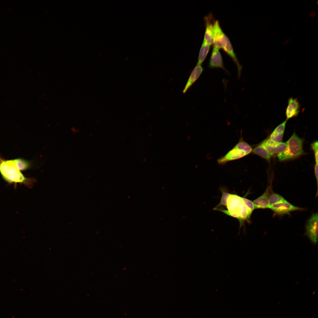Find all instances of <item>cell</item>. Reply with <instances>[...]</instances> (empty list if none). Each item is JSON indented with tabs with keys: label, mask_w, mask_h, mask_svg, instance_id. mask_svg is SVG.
<instances>
[{
	"label": "cell",
	"mask_w": 318,
	"mask_h": 318,
	"mask_svg": "<svg viewBox=\"0 0 318 318\" xmlns=\"http://www.w3.org/2000/svg\"><path fill=\"white\" fill-rule=\"evenodd\" d=\"M227 210L218 208L216 210L238 220L240 228L245 221L249 220L253 212L245 204L242 197L236 194H231L226 205Z\"/></svg>",
	"instance_id": "cell-1"
},
{
	"label": "cell",
	"mask_w": 318,
	"mask_h": 318,
	"mask_svg": "<svg viewBox=\"0 0 318 318\" xmlns=\"http://www.w3.org/2000/svg\"><path fill=\"white\" fill-rule=\"evenodd\" d=\"M0 172L3 178L10 183H22L31 187L36 180L35 179L25 177L18 168L14 159L0 160Z\"/></svg>",
	"instance_id": "cell-2"
},
{
	"label": "cell",
	"mask_w": 318,
	"mask_h": 318,
	"mask_svg": "<svg viewBox=\"0 0 318 318\" xmlns=\"http://www.w3.org/2000/svg\"><path fill=\"white\" fill-rule=\"evenodd\" d=\"M241 134L238 143L225 155L217 159L219 165H224L228 162L243 158L252 152L251 147L244 140L241 132Z\"/></svg>",
	"instance_id": "cell-3"
},
{
	"label": "cell",
	"mask_w": 318,
	"mask_h": 318,
	"mask_svg": "<svg viewBox=\"0 0 318 318\" xmlns=\"http://www.w3.org/2000/svg\"><path fill=\"white\" fill-rule=\"evenodd\" d=\"M303 140L294 132L286 143L287 145L286 149L278 155L279 160H285L301 155L303 153Z\"/></svg>",
	"instance_id": "cell-4"
},
{
	"label": "cell",
	"mask_w": 318,
	"mask_h": 318,
	"mask_svg": "<svg viewBox=\"0 0 318 318\" xmlns=\"http://www.w3.org/2000/svg\"><path fill=\"white\" fill-rule=\"evenodd\" d=\"M306 235L311 242L315 244L318 235V213L313 214L307 221L306 226Z\"/></svg>",
	"instance_id": "cell-5"
},
{
	"label": "cell",
	"mask_w": 318,
	"mask_h": 318,
	"mask_svg": "<svg viewBox=\"0 0 318 318\" xmlns=\"http://www.w3.org/2000/svg\"><path fill=\"white\" fill-rule=\"evenodd\" d=\"M269 208L272 211L275 215H283L289 214L293 211H302L304 209L295 206L288 201L272 205Z\"/></svg>",
	"instance_id": "cell-6"
},
{
	"label": "cell",
	"mask_w": 318,
	"mask_h": 318,
	"mask_svg": "<svg viewBox=\"0 0 318 318\" xmlns=\"http://www.w3.org/2000/svg\"><path fill=\"white\" fill-rule=\"evenodd\" d=\"M273 192L272 183L271 181L264 193L253 201L255 209L269 208V199Z\"/></svg>",
	"instance_id": "cell-7"
},
{
	"label": "cell",
	"mask_w": 318,
	"mask_h": 318,
	"mask_svg": "<svg viewBox=\"0 0 318 318\" xmlns=\"http://www.w3.org/2000/svg\"><path fill=\"white\" fill-rule=\"evenodd\" d=\"M261 145L266 150L271 156L284 151L287 148L286 143L276 142L270 138L264 140Z\"/></svg>",
	"instance_id": "cell-8"
},
{
	"label": "cell",
	"mask_w": 318,
	"mask_h": 318,
	"mask_svg": "<svg viewBox=\"0 0 318 318\" xmlns=\"http://www.w3.org/2000/svg\"><path fill=\"white\" fill-rule=\"evenodd\" d=\"M222 49L236 63L238 68V77L239 78L242 67L240 64L236 57L229 39L226 34H225L224 36Z\"/></svg>",
	"instance_id": "cell-9"
},
{
	"label": "cell",
	"mask_w": 318,
	"mask_h": 318,
	"mask_svg": "<svg viewBox=\"0 0 318 318\" xmlns=\"http://www.w3.org/2000/svg\"><path fill=\"white\" fill-rule=\"evenodd\" d=\"M300 105L296 98L291 97L288 100V105L286 109V120L297 117L300 110Z\"/></svg>",
	"instance_id": "cell-10"
},
{
	"label": "cell",
	"mask_w": 318,
	"mask_h": 318,
	"mask_svg": "<svg viewBox=\"0 0 318 318\" xmlns=\"http://www.w3.org/2000/svg\"><path fill=\"white\" fill-rule=\"evenodd\" d=\"M206 29L203 42L211 46L213 44L214 24L212 15L210 14L205 17Z\"/></svg>",
	"instance_id": "cell-11"
},
{
	"label": "cell",
	"mask_w": 318,
	"mask_h": 318,
	"mask_svg": "<svg viewBox=\"0 0 318 318\" xmlns=\"http://www.w3.org/2000/svg\"><path fill=\"white\" fill-rule=\"evenodd\" d=\"M208 66L211 68H221L227 72L224 66L223 59L219 51V49L213 47L210 58Z\"/></svg>",
	"instance_id": "cell-12"
},
{
	"label": "cell",
	"mask_w": 318,
	"mask_h": 318,
	"mask_svg": "<svg viewBox=\"0 0 318 318\" xmlns=\"http://www.w3.org/2000/svg\"><path fill=\"white\" fill-rule=\"evenodd\" d=\"M225 34L220 26L218 21H215L214 24L213 47L218 49L222 48Z\"/></svg>",
	"instance_id": "cell-13"
},
{
	"label": "cell",
	"mask_w": 318,
	"mask_h": 318,
	"mask_svg": "<svg viewBox=\"0 0 318 318\" xmlns=\"http://www.w3.org/2000/svg\"><path fill=\"white\" fill-rule=\"evenodd\" d=\"M203 69L201 65H197L192 72L187 83L182 91L185 94L197 80L203 72Z\"/></svg>",
	"instance_id": "cell-14"
},
{
	"label": "cell",
	"mask_w": 318,
	"mask_h": 318,
	"mask_svg": "<svg viewBox=\"0 0 318 318\" xmlns=\"http://www.w3.org/2000/svg\"><path fill=\"white\" fill-rule=\"evenodd\" d=\"M210 46L203 42L199 52L197 65H201L202 64L207 55Z\"/></svg>",
	"instance_id": "cell-15"
},
{
	"label": "cell",
	"mask_w": 318,
	"mask_h": 318,
	"mask_svg": "<svg viewBox=\"0 0 318 318\" xmlns=\"http://www.w3.org/2000/svg\"><path fill=\"white\" fill-rule=\"evenodd\" d=\"M252 152L254 154L267 160L270 159L271 156L261 144L253 149Z\"/></svg>",
	"instance_id": "cell-16"
},
{
	"label": "cell",
	"mask_w": 318,
	"mask_h": 318,
	"mask_svg": "<svg viewBox=\"0 0 318 318\" xmlns=\"http://www.w3.org/2000/svg\"><path fill=\"white\" fill-rule=\"evenodd\" d=\"M220 190L222 194L219 203L213 208V209L214 210L220 208L222 207L226 206L228 200L231 194L226 191L225 188L221 187L220 188Z\"/></svg>",
	"instance_id": "cell-17"
},
{
	"label": "cell",
	"mask_w": 318,
	"mask_h": 318,
	"mask_svg": "<svg viewBox=\"0 0 318 318\" xmlns=\"http://www.w3.org/2000/svg\"><path fill=\"white\" fill-rule=\"evenodd\" d=\"M286 201L282 196L273 192L270 196L269 199V206L274 204Z\"/></svg>",
	"instance_id": "cell-18"
},
{
	"label": "cell",
	"mask_w": 318,
	"mask_h": 318,
	"mask_svg": "<svg viewBox=\"0 0 318 318\" xmlns=\"http://www.w3.org/2000/svg\"><path fill=\"white\" fill-rule=\"evenodd\" d=\"M14 160L18 168L20 171L26 170L31 167V163L28 161L21 158L15 159Z\"/></svg>",
	"instance_id": "cell-19"
},
{
	"label": "cell",
	"mask_w": 318,
	"mask_h": 318,
	"mask_svg": "<svg viewBox=\"0 0 318 318\" xmlns=\"http://www.w3.org/2000/svg\"><path fill=\"white\" fill-rule=\"evenodd\" d=\"M284 133L278 134L272 133L270 136V139L272 140L277 143L282 142Z\"/></svg>",
	"instance_id": "cell-20"
},
{
	"label": "cell",
	"mask_w": 318,
	"mask_h": 318,
	"mask_svg": "<svg viewBox=\"0 0 318 318\" xmlns=\"http://www.w3.org/2000/svg\"><path fill=\"white\" fill-rule=\"evenodd\" d=\"M286 123V120L279 125L272 132L273 133L279 134L284 133Z\"/></svg>",
	"instance_id": "cell-21"
},
{
	"label": "cell",
	"mask_w": 318,
	"mask_h": 318,
	"mask_svg": "<svg viewBox=\"0 0 318 318\" xmlns=\"http://www.w3.org/2000/svg\"><path fill=\"white\" fill-rule=\"evenodd\" d=\"M242 198L246 206L253 212L255 209V207L253 201L246 198L245 196L242 197Z\"/></svg>",
	"instance_id": "cell-22"
},
{
	"label": "cell",
	"mask_w": 318,
	"mask_h": 318,
	"mask_svg": "<svg viewBox=\"0 0 318 318\" xmlns=\"http://www.w3.org/2000/svg\"><path fill=\"white\" fill-rule=\"evenodd\" d=\"M318 142L315 141L311 144L312 149L314 151L316 163H318Z\"/></svg>",
	"instance_id": "cell-23"
},
{
	"label": "cell",
	"mask_w": 318,
	"mask_h": 318,
	"mask_svg": "<svg viewBox=\"0 0 318 318\" xmlns=\"http://www.w3.org/2000/svg\"><path fill=\"white\" fill-rule=\"evenodd\" d=\"M318 163H316L314 167V173L317 180V188L318 186Z\"/></svg>",
	"instance_id": "cell-24"
},
{
	"label": "cell",
	"mask_w": 318,
	"mask_h": 318,
	"mask_svg": "<svg viewBox=\"0 0 318 318\" xmlns=\"http://www.w3.org/2000/svg\"><path fill=\"white\" fill-rule=\"evenodd\" d=\"M316 12L315 11H311L309 14V15L311 17L313 18L316 15Z\"/></svg>",
	"instance_id": "cell-25"
},
{
	"label": "cell",
	"mask_w": 318,
	"mask_h": 318,
	"mask_svg": "<svg viewBox=\"0 0 318 318\" xmlns=\"http://www.w3.org/2000/svg\"><path fill=\"white\" fill-rule=\"evenodd\" d=\"M289 40H290L289 39H288L287 40H285L284 41V42H283V44L284 45V44H287V43H288L289 42Z\"/></svg>",
	"instance_id": "cell-26"
}]
</instances>
